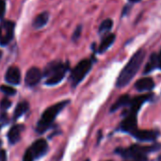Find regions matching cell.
Here are the masks:
<instances>
[{
    "label": "cell",
    "instance_id": "obj_1",
    "mask_svg": "<svg viewBox=\"0 0 161 161\" xmlns=\"http://www.w3.org/2000/svg\"><path fill=\"white\" fill-rule=\"evenodd\" d=\"M144 58H145V52L142 49L137 51L134 54V56L130 58V60L125 65V67L122 70L116 82L117 87L119 88L125 87L134 78V76L140 70Z\"/></svg>",
    "mask_w": 161,
    "mask_h": 161
},
{
    "label": "cell",
    "instance_id": "obj_2",
    "mask_svg": "<svg viewBox=\"0 0 161 161\" xmlns=\"http://www.w3.org/2000/svg\"><path fill=\"white\" fill-rule=\"evenodd\" d=\"M69 102H70L69 100H64V101H61L59 103H57V104L49 107L42 113L40 121L38 122L36 131L39 134H42L43 132H45L50 127L51 124L56 119L57 115L65 108V106H67L69 104Z\"/></svg>",
    "mask_w": 161,
    "mask_h": 161
},
{
    "label": "cell",
    "instance_id": "obj_3",
    "mask_svg": "<svg viewBox=\"0 0 161 161\" xmlns=\"http://www.w3.org/2000/svg\"><path fill=\"white\" fill-rule=\"evenodd\" d=\"M69 69L68 63L52 62L44 70V75L47 77L45 84L48 86H55L58 84L65 76L67 70Z\"/></svg>",
    "mask_w": 161,
    "mask_h": 161
},
{
    "label": "cell",
    "instance_id": "obj_4",
    "mask_svg": "<svg viewBox=\"0 0 161 161\" xmlns=\"http://www.w3.org/2000/svg\"><path fill=\"white\" fill-rule=\"evenodd\" d=\"M92 69V61L89 59H83L81 60L72 71L71 74V80L73 87H76L77 84H79L84 77L88 75L90 70Z\"/></svg>",
    "mask_w": 161,
    "mask_h": 161
},
{
    "label": "cell",
    "instance_id": "obj_5",
    "mask_svg": "<svg viewBox=\"0 0 161 161\" xmlns=\"http://www.w3.org/2000/svg\"><path fill=\"white\" fill-rule=\"evenodd\" d=\"M14 26L11 21H4L0 25V44L7 45L10 42L14 35Z\"/></svg>",
    "mask_w": 161,
    "mask_h": 161
},
{
    "label": "cell",
    "instance_id": "obj_6",
    "mask_svg": "<svg viewBox=\"0 0 161 161\" xmlns=\"http://www.w3.org/2000/svg\"><path fill=\"white\" fill-rule=\"evenodd\" d=\"M42 76V74L41 70L37 67H32L26 72L25 77V82L27 86L34 87L41 81Z\"/></svg>",
    "mask_w": 161,
    "mask_h": 161
},
{
    "label": "cell",
    "instance_id": "obj_7",
    "mask_svg": "<svg viewBox=\"0 0 161 161\" xmlns=\"http://www.w3.org/2000/svg\"><path fill=\"white\" fill-rule=\"evenodd\" d=\"M30 149H31L32 153L34 154L35 158H40L42 156H44L45 153L47 152L48 145H47V142H46L45 140L40 139V140L36 141L32 144V146L30 147Z\"/></svg>",
    "mask_w": 161,
    "mask_h": 161
},
{
    "label": "cell",
    "instance_id": "obj_8",
    "mask_svg": "<svg viewBox=\"0 0 161 161\" xmlns=\"http://www.w3.org/2000/svg\"><path fill=\"white\" fill-rule=\"evenodd\" d=\"M5 80L11 85H18L21 82V73L20 70L15 67H9L5 75Z\"/></svg>",
    "mask_w": 161,
    "mask_h": 161
},
{
    "label": "cell",
    "instance_id": "obj_9",
    "mask_svg": "<svg viewBox=\"0 0 161 161\" xmlns=\"http://www.w3.org/2000/svg\"><path fill=\"white\" fill-rule=\"evenodd\" d=\"M121 127L124 131L133 132L137 129V113L130 112L127 117L123 121Z\"/></svg>",
    "mask_w": 161,
    "mask_h": 161
},
{
    "label": "cell",
    "instance_id": "obj_10",
    "mask_svg": "<svg viewBox=\"0 0 161 161\" xmlns=\"http://www.w3.org/2000/svg\"><path fill=\"white\" fill-rule=\"evenodd\" d=\"M132 135L140 140V141H143V142H151V141H155L158 137V134L154 131H150V130H135L132 132Z\"/></svg>",
    "mask_w": 161,
    "mask_h": 161
},
{
    "label": "cell",
    "instance_id": "obj_11",
    "mask_svg": "<svg viewBox=\"0 0 161 161\" xmlns=\"http://www.w3.org/2000/svg\"><path fill=\"white\" fill-rule=\"evenodd\" d=\"M155 83L152 78L150 77H144L140 80H138L135 84V88L139 92H146V91H151L154 89Z\"/></svg>",
    "mask_w": 161,
    "mask_h": 161
},
{
    "label": "cell",
    "instance_id": "obj_12",
    "mask_svg": "<svg viewBox=\"0 0 161 161\" xmlns=\"http://www.w3.org/2000/svg\"><path fill=\"white\" fill-rule=\"evenodd\" d=\"M24 127L22 125H14L12 126L8 133V142L10 144H15L16 142H18L20 141V138H21V131Z\"/></svg>",
    "mask_w": 161,
    "mask_h": 161
},
{
    "label": "cell",
    "instance_id": "obj_13",
    "mask_svg": "<svg viewBox=\"0 0 161 161\" xmlns=\"http://www.w3.org/2000/svg\"><path fill=\"white\" fill-rule=\"evenodd\" d=\"M115 41V35L114 34H108L107 35L101 42V44L99 45V48H98V52L99 53H104L105 51H107L110 46L111 44L114 42Z\"/></svg>",
    "mask_w": 161,
    "mask_h": 161
},
{
    "label": "cell",
    "instance_id": "obj_14",
    "mask_svg": "<svg viewBox=\"0 0 161 161\" xmlns=\"http://www.w3.org/2000/svg\"><path fill=\"white\" fill-rule=\"evenodd\" d=\"M48 19H49V13L47 11L41 13L40 15H38L34 19V21H33V27L36 28V29H39V28L44 26L47 24Z\"/></svg>",
    "mask_w": 161,
    "mask_h": 161
},
{
    "label": "cell",
    "instance_id": "obj_15",
    "mask_svg": "<svg viewBox=\"0 0 161 161\" xmlns=\"http://www.w3.org/2000/svg\"><path fill=\"white\" fill-rule=\"evenodd\" d=\"M29 106L27 102H21L17 105V107L15 108V110L13 112V119L17 120L18 118H20L23 114H25L27 109H28Z\"/></svg>",
    "mask_w": 161,
    "mask_h": 161
},
{
    "label": "cell",
    "instance_id": "obj_16",
    "mask_svg": "<svg viewBox=\"0 0 161 161\" xmlns=\"http://www.w3.org/2000/svg\"><path fill=\"white\" fill-rule=\"evenodd\" d=\"M130 102V97H129V95H123V96H121L116 102H115V104L111 107V111L113 112V111H115V110H117V109H119V108H123V107H125V105H127L128 103Z\"/></svg>",
    "mask_w": 161,
    "mask_h": 161
},
{
    "label": "cell",
    "instance_id": "obj_17",
    "mask_svg": "<svg viewBox=\"0 0 161 161\" xmlns=\"http://www.w3.org/2000/svg\"><path fill=\"white\" fill-rule=\"evenodd\" d=\"M158 67V55L156 54H153L150 58V60L149 62L147 63L146 67H145V70H144V74L146 73H150L151 71H153L155 68Z\"/></svg>",
    "mask_w": 161,
    "mask_h": 161
},
{
    "label": "cell",
    "instance_id": "obj_18",
    "mask_svg": "<svg viewBox=\"0 0 161 161\" xmlns=\"http://www.w3.org/2000/svg\"><path fill=\"white\" fill-rule=\"evenodd\" d=\"M112 25H113V23L110 19H107V20L103 21L102 24L100 25V27H99V33L103 34V33L108 32L111 29Z\"/></svg>",
    "mask_w": 161,
    "mask_h": 161
},
{
    "label": "cell",
    "instance_id": "obj_19",
    "mask_svg": "<svg viewBox=\"0 0 161 161\" xmlns=\"http://www.w3.org/2000/svg\"><path fill=\"white\" fill-rule=\"evenodd\" d=\"M0 91L3 93H5L7 95H9V96L14 95L16 93V90L14 88H12L11 86H8V85H2V86H0Z\"/></svg>",
    "mask_w": 161,
    "mask_h": 161
},
{
    "label": "cell",
    "instance_id": "obj_20",
    "mask_svg": "<svg viewBox=\"0 0 161 161\" xmlns=\"http://www.w3.org/2000/svg\"><path fill=\"white\" fill-rule=\"evenodd\" d=\"M35 159V157H34V154L32 153L31 149H27L24 155V158H23V161H34Z\"/></svg>",
    "mask_w": 161,
    "mask_h": 161
},
{
    "label": "cell",
    "instance_id": "obj_21",
    "mask_svg": "<svg viewBox=\"0 0 161 161\" xmlns=\"http://www.w3.org/2000/svg\"><path fill=\"white\" fill-rule=\"evenodd\" d=\"M10 106H11V102H10L8 99L4 98V99L1 101V103H0V109L6 110V109H8Z\"/></svg>",
    "mask_w": 161,
    "mask_h": 161
},
{
    "label": "cell",
    "instance_id": "obj_22",
    "mask_svg": "<svg viewBox=\"0 0 161 161\" xmlns=\"http://www.w3.org/2000/svg\"><path fill=\"white\" fill-rule=\"evenodd\" d=\"M5 10H6V3L2 0L0 1V18L4 15Z\"/></svg>",
    "mask_w": 161,
    "mask_h": 161
},
{
    "label": "cell",
    "instance_id": "obj_23",
    "mask_svg": "<svg viewBox=\"0 0 161 161\" xmlns=\"http://www.w3.org/2000/svg\"><path fill=\"white\" fill-rule=\"evenodd\" d=\"M80 33H81V26H78L75 29V33L73 35V39L74 40H77L79 38V36H80Z\"/></svg>",
    "mask_w": 161,
    "mask_h": 161
},
{
    "label": "cell",
    "instance_id": "obj_24",
    "mask_svg": "<svg viewBox=\"0 0 161 161\" xmlns=\"http://www.w3.org/2000/svg\"><path fill=\"white\" fill-rule=\"evenodd\" d=\"M158 67L161 69V52L159 55H158Z\"/></svg>",
    "mask_w": 161,
    "mask_h": 161
},
{
    "label": "cell",
    "instance_id": "obj_25",
    "mask_svg": "<svg viewBox=\"0 0 161 161\" xmlns=\"http://www.w3.org/2000/svg\"><path fill=\"white\" fill-rule=\"evenodd\" d=\"M130 2H132V3H137V2H140L141 0H129Z\"/></svg>",
    "mask_w": 161,
    "mask_h": 161
},
{
    "label": "cell",
    "instance_id": "obj_26",
    "mask_svg": "<svg viewBox=\"0 0 161 161\" xmlns=\"http://www.w3.org/2000/svg\"><path fill=\"white\" fill-rule=\"evenodd\" d=\"M86 161H90V160H89V159H87V160H86Z\"/></svg>",
    "mask_w": 161,
    "mask_h": 161
},
{
    "label": "cell",
    "instance_id": "obj_27",
    "mask_svg": "<svg viewBox=\"0 0 161 161\" xmlns=\"http://www.w3.org/2000/svg\"><path fill=\"white\" fill-rule=\"evenodd\" d=\"M0 56H1V52H0Z\"/></svg>",
    "mask_w": 161,
    "mask_h": 161
},
{
    "label": "cell",
    "instance_id": "obj_28",
    "mask_svg": "<svg viewBox=\"0 0 161 161\" xmlns=\"http://www.w3.org/2000/svg\"><path fill=\"white\" fill-rule=\"evenodd\" d=\"M0 1H2V0H0Z\"/></svg>",
    "mask_w": 161,
    "mask_h": 161
}]
</instances>
